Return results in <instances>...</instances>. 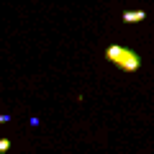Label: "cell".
Returning <instances> with one entry per match:
<instances>
[{"mask_svg": "<svg viewBox=\"0 0 154 154\" xmlns=\"http://www.w3.org/2000/svg\"><path fill=\"white\" fill-rule=\"evenodd\" d=\"M105 59L108 62H113L118 69H123V72H136L139 67H141V57L136 54L134 49H126V46H108L105 49Z\"/></svg>", "mask_w": 154, "mask_h": 154, "instance_id": "1", "label": "cell"}, {"mask_svg": "<svg viewBox=\"0 0 154 154\" xmlns=\"http://www.w3.org/2000/svg\"><path fill=\"white\" fill-rule=\"evenodd\" d=\"M146 18V11H123L121 13V21L123 23H139Z\"/></svg>", "mask_w": 154, "mask_h": 154, "instance_id": "2", "label": "cell"}, {"mask_svg": "<svg viewBox=\"0 0 154 154\" xmlns=\"http://www.w3.org/2000/svg\"><path fill=\"white\" fill-rule=\"evenodd\" d=\"M11 149V139H0V154H5Z\"/></svg>", "mask_w": 154, "mask_h": 154, "instance_id": "3", "label": "cell"}, {"mask_svg": "<svg viewBox=\"0 0 154 154\" xmlns=\"http://www.w3.org/2000/svg\"><path fill=\"white\" fill-rule=\"evenodd\" d=\"M11 121V113H0V123H8Z\"/></svg>", "mask_w": 154, "mask_h": 154, "instance_id": "4", "label": "cell"}]
</instances>
